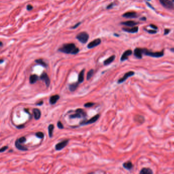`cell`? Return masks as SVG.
<instances>
[{
    "label": "cell",
    "instance_id": "cell-1",
    "mask_svg": "<svg viewBox=\"0 0 174 174\" xmlns=\"http://www.w3.org/2000/svg\"><path fill=\"white\" fill-rule=\"evenodd\" d=\"M58 51L65 54H77L79 53V49L74 44L70 43L64 44L58 49Z\"/></svg>",
    "mask_w": 174,
    "mask_h": 174
},
{
    "label": "cell",
    "instance_id": "cell-2",
    "mask_svg": "<svg viewBox=\"0 0 174 174\" xmlns=\"http://www.w3.org/2000/svg\"><path fill=\"white\" fill-rule=\"evenodd\" d=\"M143 54L147 56H151L152 57H161L164 55L163 51H162L161 52H151L150 51L146 49H143Z\"/></svg>",
    "mask_w": 174,
    "mask_h": 174
},
{
    "label": "cell",
    "instance_id": "cell-3",
    "mask_svg": "<svg viewBox=\"0 0 174 174\" xmlns=\"http://www.w3.org/2000/svg\"><path fill=\"white\" fill-rule=\"evenodd\" d=\"M76 38L81 43L86 44L89 39V35L85 32H80L76 36Z\"/></svg>",
    "mask_w": 174,
    "mask_h": 174
},
{
    "label": "cell",
    "instance_id": "cell-4",
    "mask_svg": "<svg viewBox=\"0 0 174 174\" xmlns=\"http://www.w3.org/2000/svg\"><path fill=\"white\" fill-rule=\"evenodd\" d=\"M86 116V112L82 109H78L76 110V113L72 114L69 116L70 119L81 118L82 117H85Z\"/></svg>",
    "mask_w": 174,
    "mask_h": 174
},
{
    "label": "cell",
    "instance_id": "cell-5",
    "mask_svg": "<svg viewBox=\"0 0 174 174\" xmlns=\"http://www.w3.org/2000/svg\"><path fill=\"white\" fill-rule=\"evenodd\" d=\"M100 117V115L99 114H97L95 116H93L88 121H82L81 123H80L81 125H88V124H91L92 123H95V122Z\"/></svg>",
    "mask_w": 174,
    "mask_h": 174
},
{
    "label": "cell",
    "instance_id": "cell-6",
    "mask_svg": "<svg viewBox=\"0 0 174 174\" xmlns=\"http://www.w3.org/2000/svg\"><path fill=\"white\" fill-rule=\"evenodd\" d=\"M69 142L68 140H64L61 142H60L58 144H56L55 145V149L57 151H60V150H61L64 148H65L67 146V144H68Z\"/></svg>",
    "mask_w": 174,
    "mask_h": 174
},
{
    "label": "cell",
    "instance_id": "cell-7",
    "mask_svg": "<svg viewBox=\"0 0 174 174\" xmlns=\"http://www.w3.org/2000/svg\"><path fill=\"white\" fill-rule=\"evenodd\" d=\"M101 43V40L100 38H97L92 40L87 45V48L89 49H92L95 47L99 45Z\"/></svg>",
    "mask_w": 174,
    "mask_h": 174
},
{
    "label": "cell",
    "instance_id": "cell-8",
    "mask_svg": "<svg viewBox=\"0 0 174 174\" xmlns=\"http://www.w3.org/2000/svg\"><path fill=\"white\" fill-rule=\"evenodd\" d=\"M40 79L45 82L46 87H49L50 85V79L46 73H44L42 74L40 77Z\"/></svg>",
    "mask_w": 174,
    "mask_h": 174
},
{
    "label": "cell",
    "instance_id": "cell-9",
    "mask_svg": "<svg viewBox=\"0 0 174 174\" xmlns=\"http://www.w3.org/2000/svg\"><path fill=\"white\" fill-rule=\"evenodd\" d=\"M134 72H133V71H130V72H128L127 73H126L125 75L124 76L122 77L121 79H119L118 80V83L120 84V83H123L124 82H125L127 79L128 78L131 77L133 76V75H134Z\"/></svg>",
    "mask_w": 174,
    "mask_h": 174
},
{
    "label": "cell",
    "instance_id": "cell-10",
    "mask_svg": "<svg viewBox=\"0 0 174 174\" xmlns=\"http://www.w3.org/2000/svg\"><path fill=\"white\" fill-rule=\"evenodd\" d=\"M161 4L162 5L167 9H172L174 7V5L172 1H166V0H162V1H160Z\"/></svg>",
    "mask_w": 174,
    "mask_h": 174
},
{
    "label": "cell",
    "instance_id": "cell-11",
    "mask_svg": "<svg viewBox=\"0 0 174 174\" xmlns=\"http://www.w3.org/2000/svg\"><path fill=\"white\" fill-rule=\"evenodd\" d=\"M132 54V50H128L124 52L123 55H122L121 56V61H124L127 60L128 59L129 56L131 55Z\"/></svg>",
    "mask_w": 174,
    "mask_h": 174
},
{
    "label": "cell",
    "instance_id": "cell-12",
    "mask_svg": "<svg viewBox=\"0 0 174 174\" xmlns=\"http://www.w3.org/2000/svg\"><path fill=\"white\" fill-rule=\"evenodd\" d=\"M143 54V49L140 48H136L134 51V55L135 57L138 58H142V56Z\"/></svg>",
    "mask_w": 174,
    "mask_h": 174
},
{
    "label": "cell",
    "instance_id": "cell-13",
    "mask_svg": "<svg viewBox=\"0 0 174 174\" xmlns=\"http://www.w3.org/2000/svg\"><path fill=\"white\" fill-rule=\"evenodd\" d=\"M137 13L135 12H127L125 13H124L123 15V17H126V18H136L137 16Z\"/></svg>",
    "mask_w": 174,
    "mask_h": 174
},
{
    "label": "cell",
    "instance_id": "cell-14",
    "mask_svg": "<svg viewBox=\"0 0 174 174\" xmlns=\"http://www.w3.org/2000/svg\"><path fill=\"white\" fill-rule=\"evenodd\" d=\"M123 30L127 32L131 33H137L138 31V27H133L132 28H123Z\"/></svg>",
    "mask_w": 174,
    "mask_h": 174
},
{
    "label": "cell",
    "instance_id": "cell-15",
    "mask_svg": "<svg viewBox=\"0 0 174 174\" xmlns=\"http://www.w3.org/2000/svg\"><path fill=\"white\" fill-rule=\"evenodd\" d=\"M138 23L135 22L134 21H129L121 23V25H125L126 26H128V27H134L136 25L138 24Z\"/></svg>",
    "mask_w": 174,
    "mask_h": 174
},
{
    "label": "cell",
    "instance_id": "cell-16",
    "mask_svg": "<svg viewBox=\"0 0 174 174\" xmlns=\"http://www.w3.org/2000/svg\"><path fill=\"white\" fill-rule=\"evenodd\" d=\"M60 97L58 95H55L54 96H51L50 98V103L51 105H54L57 102V101L59 99Z\"/></svg>",
    "mask_w": 174,
    "mask_h": 174
},
{
    "label": "cell",
    "instance_id": "cell-17",
    "mask_svg": "<svg viewBox=\"0 0 174 174\" xmlns=\"http://www.w3.org/2000/svg\"><path fill=\"white\" fill-rule=\"evenodd\" d=\"M139 174H153V172L150 168L144 167L140 170Z\"/></svg>",
    "mask_w": 174,
    "mask_h": 174
},
{
    "label": "cell",
    "instance_id": "cell-18",
    "mask_svg": "<svg viewBox=\"0 0 174 174\" xmlns=\"http://www.w3.org/2000/svg\"><path fill=\"white\" fill-rule=\"evenodd\" d=\"M123 166L125 169H126V170H131L133 167V163L130 161H127V162L124 163L123 164Z\"/></svg>",
    "mask_w": 174,
    "mask_h": 174
},
{
    "label": "cell",
    "instance_id": "cell-19",
    "mask_svg": "<svg viewBox=\"0 0 174 174\" xmlns=\"http://www.w3.org/2000/svg\"><path fill=\"white\" fill-rule=\"evenodd\" d=\"M33 113H34V118L35 120H38L40 118L41 112L39 109L37 108H34L33 109Z\"/></svg>",
    "mask_w": 174,
    "mask_h": 174
},
{
    "label": "cell",
    "instance_id": "cell-20",
    "mask_svg": "<svg viewBox=\"0 0 174 174\" xmlns=\"http://www.w3.org/2000/svg\"><path fill=\"white\" fill-rule=\"evenodd\" d=\"M134 120L135 121L139 124H142L144 121V117L140 115H136L134 117Z\"/></svg>",
    "mask_w": 174,
    "mask_h": 174
},
{
    "label": "cell",
    "instance_id": "cell-21",
    "mask_svg": "<svg viewBox=\"0 0 174 174\" xmlns=\"http://www.w3.org/2000/svg\"><path fill=\"white\" fill-rule=\"evenodd\" d=\"M15 145L16 148L17 149L21 150V151H27L28 150V149L27 148L23 147V145L19 143V142H18V139L16 140V142L15 143Z\"/></svg>",
    "mask_w": 174,
    "mask_h": 174
},
{
    "label": "cell",
    "instance_id": "cell-22",
    "mask_svg": "<svg viewBox=\"0 0 174 174\" xmlns=\"http://www.w3.org/2000/svg\"><path fill=\"white\" fill-rule=\"evenodd\" d=\"M115 58V55H112L111 56H110V57H109L108 59H107L106 60H105L104 61V64L105 65H108L110 64L111 63H112L113 61L114 60Z\"/></svg>",
    "mask_w": 174,
    "mask_h": 174
},
{
    "label": "cell",
    "instance_id": "cell-23",
    "mask_svg": "<svg viewBox=\"0 0 174 174\" xmlns=\"http://www.w3.org/2000/svg\"><path fill=\"white\" fill-rule=\"evenodd\" d=\"M38 80V76L36 75H32L29 78V82L30 84H34Z\"/></svg>",
    "mask_w": 174,
    "mask_h": 174
},
{
    "label": "cell",
    "instance_id": "cell-24",
    "mask_svg": "<svg viewBox=\"0 0 174 174\" xmlns=\"http://www.w3.org/2000/svg\"><path fill=\"white\" fill-rule=\"evenodd\" d=\"M79 82H76L71 84H69V89L70 91H76V89L77 88L78 85H79Z\"/></svg>",
    "mask_w": 174,
    "mask_h": 174
},
{
    "label": "cell",
    "instance_id": "cell-25",
    "mask_svg": "<svg viewBox=\"0 0 174 174\" xmlns=\"http://www.w3.org/2000/svg\"><path fill=\"white\" fill-rule=\"evenodd\" d=\"M84 72H85V69H83L80 72V73L79 74L78 76V82L79 83H82L84 81Z\"/></svg>",
    "mask_w": 174,
    "mask_h": 174
},
{
    "label": "cell",
    "instance_id": "cell-26",
    "mask_svg": "<svg viewBox=\"0 0 174 174\" xmlns=\"http://www.w3.org/2000/svg\"><path fill=\"white\" fill-rule=\"evenodd\" d=\"M54 128V126L53 124H50L48 127V131H49V135L50 137H52L53 134V131Z\"/></svg>",
    "mask_w": 174,
    "mask_h": 174
},
{
    "label": "cell",
    "instance_id": "cell-27",
    "mask_svg": "<svg viewBox=\"0 0 174 174\" xmlns=\"http://www.w3.org/2000/svg\"><path fill=\"white\" fill-rule=\"evenodd\" d=\"M35 62H36L37 63H38L42 66H43L44 67H47V64L45 63V62L44 61V60L42 59H36L35 60Z\"/></svg>",
    "mask_w": 174,
    "mask_h": 174
},
{
    "label": "cell",
    "instance_id": "cell-28",
    "mask_svg": "<svg viewBox=\"0 0 174 174\" xmlns=\"http://www.w3.org/2000/svg\"><path fill=\"white\" fill-rule=\"evenodd\" d=\"M93 73H94V70L92 69H91L90 70H89V71L88 72V73L87 74V76H86V79L87 80H90L91 79V78L93 76Z\"/></svg>",
    "mask_w": 174,
    "mask_h": 174
},
{
    "label": "cell",
    "instance_id": "cell-29",
    "mask_svg": "<svg viewBox=\"0 0 174 174\" xmlns=\"http://www.w3.org/2000/svg\"><path fill=\"white\" fill-rule=\"evenodd\" d=\"M35 135L39 138H43L44 137V134L43 132H38L36 133Z\"/></svg>",
    "mask_w": 174,
    "mask_h": 174
},
{
    "label": "cell",
    "instance_id": "cell-30",
    "mask_svg": "<svg viewBox=\"0 0 174 174\" xmlns=\"http://www.w3.org/2000/svg\"><path fill=\"white\" fill-rule=\"evenodd\" d=\"M18 142H19V143L20 144H22V143L26 142V138L25 137H24V136H23V137H20V138H18Z\"/></svg>",
    "mask_w": 174,
    "mask_h": 174
},
{
    "label": "cell",
    "instance_id": "cell-31",
    "mask_svg": "<svg viewBox=\"0 0 174 174\" xmlns=\"http://www.w3.org/2000/svg\"><path fill=\"white\" fill-rule=\"evenodd\" d=\"M94 103H92V102H88V103H86V104H84V107H86V108H89V107H92L93 105H94Z\"/></svg>",
    "mask_w": 174,
    "mask_h": 174
},
{
    "label": "cell",
    "instance_id": "cell-32",
    "mask_svg": "<svg viewBox=\"0 0 174 174\" xmlns=\"http://www.w3.org/2000/svg\"><path fill=\"white\" fill-rule=\"evenodd\" d=\"M57 126H58V127L59 129H63V128H64L63 125L62 124V123H61V122L60 121H58V123H57Z\"/></svg>",
    "mask_w": 174,
    "mask_h": 174
},
{
    "label": "cell",
    "instance_id": "cell-33",
    "mask_svg": "<svg viewBox=\"0 0 174 174\" xmlns=\"http://www.w3.org/2000/svg\"><path fill=\"white\" fill-rule=\"evenodd\" d=\"M33 8V6L31 5H28L27 6V10H28V11H31L32 10Z\"/></svg>",
    "mask_w": 174,
    "mask_h": 174
},
{
    "label": "cell",
    "instance_id": "cell-34",
    "mask_svg": "<svg viewBox=\"0 0 174 174\" xmlns=\"http://www.w3.org/2000/svg\"><path fill=\"white\" fill-rule=\"evenodd\" d=\"M81 22H79V23H77L75 25V26H73V27H71V29H76V28H77L78 26H80V25L81 24Z\"/></svg>",
    "mask_w": 174,
    "mask_h": 174
},
{
    "label": "cell",
    "instance_id": "cell-35",
    "mask_svg": "<svg viewBox=\"0 0 174 174\" xmlns=\"http://www.w3.org/2000/svg\"><path fill=\"white\" fill-rule=\"evenodd\" d=\"M7 149H8L7 146H4V147H2L1 149H0V152H1V153L4 152V151H5Z\"/></svg>",
    "mask_w": 174,
    "mask_h": 174
},
{
    "label": "cell",
    "instance_id": "cell-36",
    "mask_svg": "<svg viewBox=\"0 0 174 174\" xmlns=\"http://www.w3.org/2000/svg\"><path fill=\"white\" fill-rule=\"evenodd\" d=\"M147 31L149 33H150V34H155L157 33V31L156 30H147Z\"/></svg>",
    "mask_w": 174,
    "mask_h": 174
},
{
    "label": "cell",
    "instance_id": "cell-37",
    "mask_svg": "<svg viewBox=\"0 0 174 174\" xmlns=\"http://www.w3.org/2000/svg\"><path fill=\"white\" fill-rule=\"evenodd\" d=\"M113 6H114V3H111V4H110L109 5H108L107 6V7H106V9H111L113 7Z\"/></svg>",
    "mask_w": 174,
    "mask_h": 174
},
{
    "label": "cell",
    "instance_id": "cell-38",
    "mask_svg": "<svg viewBox=\"0 0 174 174\" xmlns=\"http://www.w3.org/2000/svg\"><path fill=\"white\" fill-rule=\"evenodd\" d=\"M170 30L168 29H166L165 30H164V35H167L169 33H170Z\"/></svg>",
    "mask_w": 174,
    "mask_h": 174
},
{
    "label": "cell",
    "instance_id": "cell-39",
    "mask_svg": "<svg viewBox=\"0 0 174 174\" xmlns=\"http://www.w3.org/2000/svg\"><path fill=\"white\" fill-rule=\"evenodd\" d=\"M150 26V27H151L152 29H157V27L155 26V25L151 24Z\"/></svg>",
    "mask_w": 174,
    "mask_h": 174
},
{
    "label": "cell",
    "instance_id": "cell-40",
    "mask_svg": "<svg viewBox=\"0 0 174 174\" xmlns=\"http://www.w3.org/2000/svg\"><path fill=\"white\" fill-rule=\"evenodd\" d=\"M24 125H20V126H17V128H18V129H22L23 128H24Z\"/></svg>",
    "mask_w": 174,
    "mask_h": 174
},
{
    "label": "cell",
    "instance_id": "cell-41",
    "mask_svg": "<svg viewBox=\"0 0 174 174\" xmlns=\"http://www.w3.org/2000/svg\"><path fill=\"white\" fill-rule=\"evenodd\" d=\"M43 104V101H40L39 102V103H37L36 104V105H38V106H41Z\"/></svg>",
    "mask_w": 174,
    "mask_h": 174
},
{
    "label": "cell",
    "instance_id": "cell-42",
    "mask_svg": "<svg viewBox=\"0 0 174 174\" xmlns=\"http://www.w3.org/2000/svg\"><path fill=\"white\" fill-rule=\"evenodd\" d=\"M147 4L149 6H150V7H151L152 8V9H154V7H153L151 5H150V4H150L149 3H148V2H147Z\"/></svg>",
    "mask_w": 174,
    "mask_h": 174
},
{
    "label": "cell",
    "instance_id": "cell-43",
    "mask_svg": "<svg viewBox=\"0 0 174 174\" xmlns=\"http://www.w3.org/2000/svg\"><path fill=\"white\" fill-rule=\"evenodd\" d=\"M140 20H143V21H145V20H146V18L144 17H143V18H140Z\"/></svg>",
    "mask_w": 174,
    "mask_h": 174
},
{
    "label": "cell",
    "instance_id": "cell-44",
    "mask_svg": "<svg viewBox=\"0 0 174 174\" xmlns=\"http://www.w3.org/2000/svg\"><path fill=\"white\" fill-rule=\"evenodd\" d=\"M171 51L172 52H174V48H172L171 49Z\"/></svg>",
    "mask_w": 174,
    "mask_h": 174
},
{
    "label": "cell",
    "instance_id": "cell-45",
    "mask_svg": "<svg viewBox=\"0 0 174 174\" xmlns=\"http://www.w3.org/2000/svg\"><path fill=\"white\" fill-rule=\"evenodd\" d=\"M3 46V43L2 41H1V46Z\"/></svg>",
    "mask_w": 174,
    "mask_h": 174
},
{
    "label": "cell",
    "instance_id": "cell-46",
    "mask_svg": "<svg viewBox=\"0 0 174 174\" xmlns=\"http://www.w3.org/2000/svg\"><path fill=\"white\" fill-rule=\"evenodd\" d=\"M0 61H1V63H2L3 62V60H2V59H1V60H0Z\"/></svg>",
    "mask_w": 174,
    "mask_h": 174
},
{
    "label": "cell",
    "instance_id": "cell-47",
    "mask_svg": "<svg viewBox=\"0 0 174 174\" xmlns=\"http://www.w3.org/2000/svg\"><path fill=\"white\" fill-rule=\"evenodd\" d=\"M114 35H115V36H119V35H117V34H114Z\"/></svg>",
    "mask_w": 174,
    "mask_h": 174
}]
</instances>
